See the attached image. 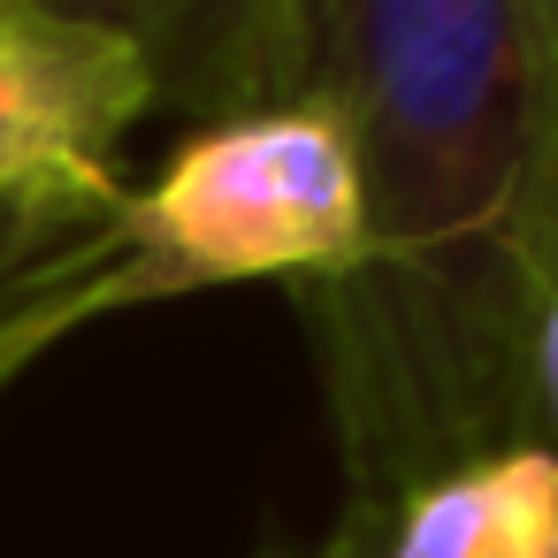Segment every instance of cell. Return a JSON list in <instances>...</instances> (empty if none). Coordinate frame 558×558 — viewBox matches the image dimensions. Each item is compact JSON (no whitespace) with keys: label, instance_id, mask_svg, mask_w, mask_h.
<instances>
[{"label":"cell","instance_id":"2","mask_svg":"<svg viewBox=\"0 0 558 558\" xmlns=\"http://www.w3.org/2000/svg\"><path fill=\"white\" fill-rule=\"evenodd\" d=\"M146 299L291 283L322 291L367 260V184L344 123L314 100L192 123L146 192H123Z\"/></svg>","mask_w":558,"mask_h":558},{"label":"cell","instance_id":"3","mask_svg":"<svg viewBox=\"0 0 558 558\" xmlns=\"http://www.w3.org/2000/svg\"><path fill=\"white\" fill-rule=\"evenodd\" d=\"M154 116V77L131 39L54 0L0 9V192L123 199V138Z\"/></svg>","mask_w":558,"mask_h":558},{"label":"cell","instance_id":"7","mask_svg":"<svg viewBox=\"0 0 558 558\" xmlns=\"http://www.w3.org/2000/svg\"><path fill=\"white\" fill-rule=\"evenodd\" d=\"M535 39H543V77H550V123H558V0H527Z\"/></svg>","mask_w":558,"mask_h":558},{"label":"cell","instance_id":"6","mask_svg":"<svg viewBox=\"0 0 558 558\" xmlns=\"http://www.w3.org/2000/svg\"><path fill=\"white\" fill-rule=\"evenodd\" d=\"M123 199H16L0 192V314L123 268Z\"/></svg>","mask_w":558,"mask_h":558},{"label":"cell","instance_id":"9","mask_svg":"<svg viewBox=\"0 0 558 558\" xmlns=\"http://www.w3.org/2000/svg\"><path fill=\"white\" fill-rule=\"evenodd\" d=\"M0 9H9V0H0Z\"/></svg>","mask_w":558,"mask_h":558},{"label":"cell","instance_id":"4","mask_svg":"<svg viewBox=\"0 0 558 558\" xmlns=\"http://www.w3.org/2000/svg\"><path fill=\"white\" fill-rule=\"evenodd\" d=\"M138 47L154 116L222 123L306 100V9L314 0H54Z\"/></svg>","mask_w":558,"mask_h":558},{"label":"cell","instance_id":"8","mask_svg":"<svg viewBox=\"0 0 558 558\" xmlns=\"http://www.w3.org/2000/svg\"><path fill=\"white\" fill-rule=\"evenodd\" d=\"M550 436H558V421H550Z\"/></svg>","mask_w":558,"mask_h":558},{"label":"cell","instance_id":"5","mask_svg":"<svg viewBox=\"0 0 558 558\" xmlns=\"http://www.w3.org/2000/svg\"><path fill=\"white\" fill-rule=\"evenodd\" d=\"M268 558H558V451L512 444L398 497L344 505L322 543Z\"/></svg>","mask_w":558,"mask_h":558},{"label":"cell","instance_id":"1","mask_svg":"<svg viewBox=\"0 0 558 558\" xmlns=\"http://www.w3.org/2000/svg\"><path fill=\"white\" fill-rule=\"evenodd\" d=\"M306 100L367 184V260L291 291L344 505L543 444L527 337L558 291V123L527 0H314Z\"/></svg>","mask_w":558,"mask_h":558}]
</instances>
